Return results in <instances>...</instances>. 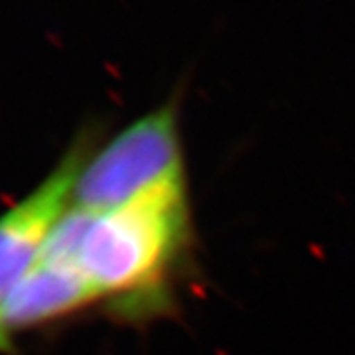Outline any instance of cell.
Listing matches in <instances>:
<instances>
[{"label": "cell", "instance_id": "obj_1", "mask_svg": "<svg viewBox=\"0 0 355 355\" xmlns=\"http://www.w3.org/2000/svg\"><path fill=\"white\" fill-rule=\"evenodd\" d=\"M188 241V184H180L89 211L76 263L101 300L135 314L164 298L166 280Z\"/></svg>", "mask_w": 355, "mask_h": 355}, {"label": "cell", "instance_id": "obj_5", "mask_svg": "<svg viewBox=\"0 0 355 355\" xmlns=\"http://www.w3.org/2000/svg\"><path fill=\"white\" fill-rule=\"evenodd\" d=\"M14 354V343L10 338V331L4 326L2 318H0V355H12Z\"/></svg>", "mask_w": 355, "mask_h": 355}, {"label": "cell", "instance_id": "obj_2", "mask_svg": "<svg viewBox=\"0 0 355 355\" xmlns=\"http://www.w3.org/2000/svg\"><path fill=\"white\" fill-rule=\"evenodd\" d=\"M186 184L180 91L93 150L73 190V205L105 211L146 193Z\"/></svg>", "mask_w": 355, "mask_h": 355}, {"label": "cell", "instance_id": "obj_3", "mask_svg": "<svg viewBox=\"0 0 355 355\" xmlns=\"http://www.w3.org/2000/svg\"><path fill=\"white\" fill-rule=\"evenodd\" d=\"M93 132H79L58 166L0 216V304L38 263L51 231L73 205L77 178L95 150Z\"/></svg>", "mask_w": 355, "mask_h": 355}, {"label": "cell", "instance_id": "obj_4", "mask_svg": "<svg viewBox=\"0 0 355 355\" xmlns=\"http://www.w3.org/2000/svg\"><path fill=\"white\" fill-rule=\"evenodd\" d=\"M99 300L97 291L77 266L40 257L2 300L0 318L12 334L71 316Z\"/></svg>", "mask_w": 355, "mask_h": 355}]
</instances>
